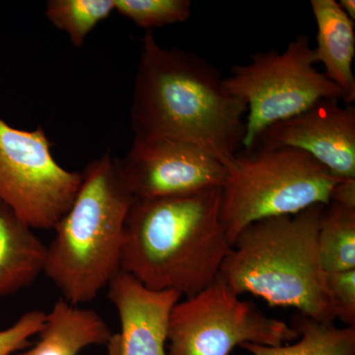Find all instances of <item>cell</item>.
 <instances>
[{
    "label": "cell",
    "instance_id": "1",
    "mask_svg": "<svg viewBox=\"0 0 355 355\" xmlns=\"http://www.w3.org/2000/svg\"><path fill=\"white\" fill-rule=\"evenodd\" d=\"M246 105L229 92L219 70L146 31L133 83L135 137H164L198 147L226 168L242 147Z\"/></svg>",
    "mask_w": 355,
    "mask_h": 355
},
{
    "label": "cell",
    "instance_id": "2",
    "mask_svg": "<svg viewBox=\"0 0 355 355\" xmlns=\"http://www.w3.org/2000/svg\"><path fill=\"white\" fill-rule=\"evenodd\" d=\"M221 188L181 197L135 198L121 270L153 291L190 298L218 277L232 244L220 220Z\"/></svg>",
    "mask_w": 355,
    "mask_h": 355
},
{
    "label": "cell",
    "instance_id": "3",
    "mask_svg": "<svg viewBox=\"0 0 355 355\" xmlns=\"http://www.w3.org/2000/svg\"><path fill=\"white\" fill-rule=\"evenodd\" d=\"M326 205L268 217L243 229L219 277L238 295L250 293L270 307H291L322 323L336 321L320 261L318 232Z\"/></svg>",
    "mask_w": 355,
    "mask_h": 355
},
{
    "label": "cell",
    "instance_id": "4",
    "mask_svg": "<svg viewBox=\"0 0 355 355\" xmlns=\"http://www.w3.org/2000/svg\"><path fill=\"white\" fill-rule=\"evenodd\" d=\"M69 211L46 246L44 273L62 299L91 302L121 272L125 221L135 197L110 153L90 161Z\"/></svg>",
    "mask_w": 355,
    "mask_h": 355
},
{
    "label": "cell",
    "instance_id": "5",
    "mask_svg": "<svg viewBox=\"0 0 355 355\" xmlns=\"http://www.w3.org/2000/svg\"><path fill=\"white\" fill-rule=\"evenodd\" d=\"M226 170L220 220L231 244L254 222L292 216L314 205L328 207L340 181L309 154L288 147L238 153Z\"/></svg>",
    "mask_w": 355,
    "mask_h": 355
},
{
    "label": "cell",
    "instance_id": "6",
    "mask_svg": "<svg viewBox=\"0 0 355 355\" xmlns=\"http://www.w3.org/2000/svg\"><path fill=\"white\" fill-rule=\"evenodd\" d=\"M317 64L314 48L306 35L287 44L251 55L247 64L231 67L224 84L246 105L242 147L256 148L268 128L293 118L321 100L343 101L342 90L329 80Z\"/></svg>",
    "mask_w": 355,
    "mask_h": 355
},
{
    "label": "cell",
    "instance_id": "7",
    "mask_svg": "<svg viewBox=\"0 0 355 355\" xmlns=\"http://www.w3.org/2000/svg\"><path fill=\"white\" fill-rule=\"evenodd\" d=\"M297 338L293 327L242 300L218 275L207 288L173 308L167 355H229L244 343L277 347Z\"/></svg>",
    "mask_w": 355,
    "mask_h": 355
},
{
    "label": "cell",
    "instance_id": "8",
    "mask_svg": "<svg viewBox=\"0 0 355 355\" xmlns=\"http://www.w3.org/2000/svg\"><path fill=\"white\" fill-rule=\"evenodd\" d=\"M44 128L18 130L0 118V202L33 230H49L69 211L83 175L58 164Z\"/></svg>",
    "mask_w": 355,
    "mask_h": 355
},
{
    "label": "cell",
    "instance_id": "9",
    "mask_svg": "<svg viewBox=\"0 0 355 355\" xmlns=\"http://www.w3.org/2000/svg\"><path fill=\"white\" fill-rule=\"evenodd\" d=\"M128 190L137 200L181 197L221 188L225 166L187 142L164 137H135L119 159Z\"/></svg>",
    "mask_w": 355,
    "mask_h": 355
},
{
    "label": "cell",
    "instance_id": "10",
    "mask_svg": "<svg viewBox=\"0 0 355 355\" xmlns=\"http://www.w3.org/2000/svg\"><path fill=\"white\" fill-rule=\"evenodd\" d=\"M257 147L298 149L338 179H355V109L321 100L266 130Z\"/></svg>",
    "mask_w": 355,
    "mask_h": 355
},
{
    "label": "cell",
    "instance_id": "11",
    "mask_svg": "<svg viewBox=\"0 0 355 355\" xmlns=\"http://www.w3.org/2000/svg\"><path fill=\"white\" fill-rule=\"evenodd\" d=\"M107 288L120 318L121 355H167L170 315L181 294L153 291L123 270Z\"/></svg>",
    "mask_w": 355,
    "mask_h": 355
},
{
    "label": "cell",
    "instance_id": "12",
    "mask_svg": "<svg viewBox=\"0 0 355 355\" xmlns=\"http://www.w3.org/2000/svg\"><path fill=\"white\" fill-rule=\"evenodd\" d=\"M311 7L317 24V62L324 65L327 78L342 90L343 102L352 105L355 101L354 21L335 0H312Z\"/></svg>",
    "mask_w": 355,
    "mask_h": 355
},
{
    "label": "cell",
    "instance_id": "13",
    "mask_svg": "<svg viewBox=\"0 0 355 355\" xmlns=\"http://www.w3.org/2000/svg\"><path fill=\"white\" fill-rule=\"evenodd\" d=\"M113 336L99 313L60 298L46 313L34 347L17 355H79L92 345H108Z\"/></svg>",
    "mask_w": 355,
    "mask_h": 355
},
{
    "label": "cell",
    "instance_id": "14",
    "mask_svg": "<svg viewBox=\"0 0 355 355\" xmlns=\"http://www.w3.org/2000/svg\"><path fill=\"white\" fill-rule=\"evenodd\" d=\"M46 245L0 202V299L31 286L44 273Z\"/></svg>",
    "mask_w": 355,
    "mask_h": 355
},
{
    "label": "cell",
    "instance_id": "15",
    "mask_svg": "<svg viewBox=\"0 0 355 355\" xmlns=\"http://www.w3.org/2000/svg\"><path fill=\"white\" fill-rule=\"evenodd\" d=\"M292 327L298 333L295 343L277 347L244 343L240 347L252 355H355V327L338 328L299 313Z\"/></svg>",
    "mask_w": 355,
    "mask_h": 355
},
{
    "label": "cell",
    "instance_id": "16",
    "mask_svg": "<svg viewBox=\"0 0 355 355\" xmlns=\"http://www.w3.org/2000/svg\"><path fill=\"white\" fill-rule=\"evenodd\" d=\"M318 251L324 273L355 270V209L335 202L324 207Z\"/></svg>",
    "mask_w": 355,
    "mask_h": 355
},
{
    "label": "cell",
    "instance_id": "17",
    "mask_svg": "<svg viewBox=\"0 0 355 355\" xmlns=\"http://www.w3.org/2000/svg\"><path fill=\"white\" fill-rule=\"evenodd\" d=\"M114 11V0H50L46 17L69 36L70 43L81 48L96 26Z\"/></svg>",
    "mask_w": 355,
    "mask_h": 355
},
{
    "label": "cell",
    "instance_id": "18",
    "mask_svg": "<svg viewBox=\"0 0 355 355\" xmlns=\"http://www.w3.org/2000/svg\"><path fill=\"white\" fill-rule=\"evenodd\" d=\"M191 6L190 0H114V11L146 31L186 22Z\"/></svg>",
    "mask_w": 355,
    "mask_h": 355
},
{
    "label": "cell",
    "instance_id": "19",
    "mask_svg": "<svg viewBox=\"0 0 355 355\" xmlns=\"http://www.w3.org/2000/svg\"><path fill=\"white\" fill-rule=\"evenodd\" d=\"M46 320L44 311L23 313L10 327L0 331V355H17L29 347L33 336H38Z\"/></svg>",
    "mask_w": 355,
    "mask_h": 355
},
{
    "label": "cell",
    "instance_id": "20",
    "mask_svg": "<svg viewBox=\"0 0 355 355\" xmlns=\"http://www.w3.org/2000/svg\"><path fill=\"white\" fill-rule=\"evenodd\" d=\"M326 284L336 319L355 327V270L326 273Z\"/></svg>",
    "mask_w": 355,
    "mask_h": 355
},
{
    "label": "cell",
    "instance_id": "21",
    "mask_svg": "<svg viewBox=\"0 0 355 355\" xmlns=\"http://www.w3.org/2000/svg\"><path fill=\"white\" fill-rule=\"evenodd\" d=\"M330 202L355 209V179L340 180L331 191Z\"/></svg>",
    "mask_w": 355,
    "mask_h": 355
},
{
    "label": "cell",
    "instance_id": "22",
    "mask_svg": "<svg viewBox=\"0 0 355 355\" xmlns=\"http://www.w3.org/2000/svg\"><path fill=\"white\" fill-rule=\"evenodd\" d=\"M338 6L342 8L343 12L347 14V17H349L350 20H355L354 0H340V1L338 2Z\"/></svg>",
    "mask_w": 355,
    "mask_h": 355
},
{
    "label": "cell",
    "instance_id": "23",
    "mask_svg": "<svg viewBox=\"0 0 355 355\" xmlns=\"http://www.w3.org/2000/svg\"><path fill=\"white\" fill-rule=\"evenodd\" d=\"M109 355H121L120 336L114 335L109 343Z\"/></svg>",
    "mask_w": 355,
    "mask_h": 355
}]
</instances>
